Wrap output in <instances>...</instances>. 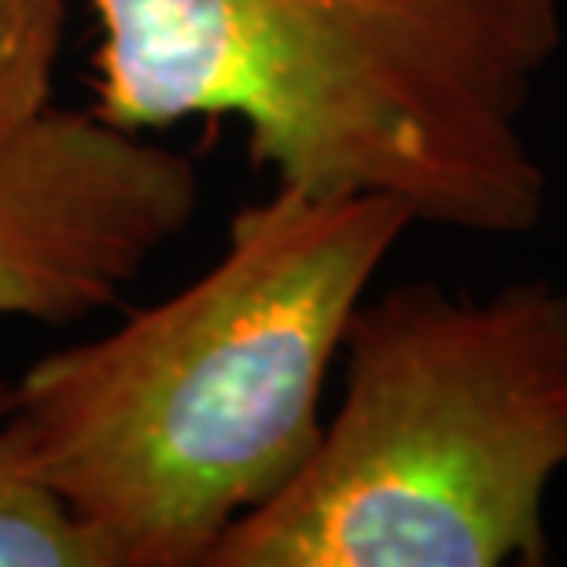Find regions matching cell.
Returning a JSON list of instances; mask_svg holds the SVG:
<instances>
[{"label":"cell","instance_id":"1","mask_svg":"<svg viewBox=\"0 0 567 567\" xmlns=\"http://www.w3.org/2000/svg\"><path fill=\"white\" fill-rule=\"evenodd\" d=\"M413 225L380 192L277 185L207 274L22 372V457L107 567H207L302 472L350 317Z\"/></svg>","mask_w":567,"mask_h":567},{"label":"cell","instance_id":"2","mask_svg":"<svg viewBox=\"0 0 567 567\" xmlns=\"http://www.w3.org/2000/svg\"><path fill=\"white\" fill-rule=\"evenodd\" d=\"M96 115L126 130L240 118L251 155L324 196L524 236L546 169L524 115L564 0H93Z\"/></svg>","mask_w":567,"mask_h":567},{"label":"cell","instance_id":"3","mask_svg":"<svg viewBox=\"0 0 567 567\" xmlns=\"http://www.w3.org/2000/svg\"><path fill=\"white\" fill-rule=\"evenodd\" d=\"M347 380L302 472L207 567H538L567 472V291L399 284L350 317Z\"/></svg>","mask_w":567,"mask_h":567},{"label":"cell","instance_id":"4","mask_svg":"<svg viewBox=\"0 0 567 567\" xmlns=\"http://www.w3.org/2000/svg\"><path fill=\"white\" fill-rule=\"evenodd\" d=\"M199 210L188 155L96 111H44L0 141V317L107 310Z\"/></svg>","mask_w":567,"mask_h":567},{"label":"cell","instance_id":"5","mask_svg":"<svg viewBox=\"0 0 567 567\" xmlns=\"http://www.w3.org/2000/svg\"><path fill=\"white\" fill-rule=\"evenodd\" d=\"M11 402L16 383L0 380V567H107L93 535L22 457Z\"/></svg>","mask_w":567,"mask_h":567},{"label":"cell","instance_id":"6","mask_svg":"<svg viewBox=\"0 0 567 567\" xmlns=\"http://www.w3.org/2000/svg\"><path fill=\"white\" fill-rule=\"evenodd\" d=\"M66 0H0V141L52 111Z\"/></svg>","mask_w":567,"mask_h":567}]
</instances>
